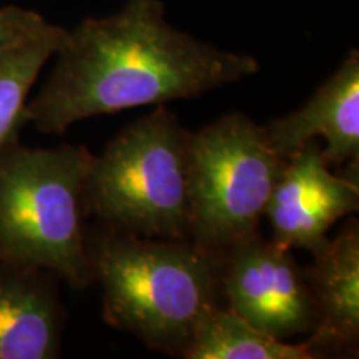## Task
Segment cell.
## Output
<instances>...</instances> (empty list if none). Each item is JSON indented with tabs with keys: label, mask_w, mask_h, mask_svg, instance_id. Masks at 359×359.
Wrapping results in <instances>:
<instances>
[{
	"label": "cell",
	"mask_w": 359,
	"mask_h": 359,
	"mask_svg": "<svg viewBox=\"0 0 359 359\" xmlns=\"http://www.w3.org/2000/svg\"><path fill=\"white\" fill-rule=\"evenodd\" d=\"M190 137L165 105L120 130L90 156L87 219L138 236L190 240Z\"/></svg>",
	"instance_id": "4"
},
{
	"label": "cell",
	"mask_w": 359,
	"mask_h": 359,
	"mask_svg": "<svg viewBox=\"0 0 359 359\" xmlns=\"http://www.w3.org/2000/svg\"><path fill=\"white\" fill-rule=\"evenodd\" d=\"M103 320L150 349L182 356L200 318L222 304L218 257L191 240L132 235L93 224L85 230Z\"/></svg>",
	"instance_id": "2"
},
{
	"label": "cell",
	"mask_w": 359,
	"mask_h": 359,
	"mask_svg": "<svg viewBox=\"0 0 359 359\" xmlns=\"http://www.w3.org/2000/svg\"><path fill=\"white\" fill-rule=\"evenodd\" d=\"M47 24L48 20L45 17L29 8L0 7V48L37 32Z\"/></svg>",
	"instance_id": "13"
},
{
	"label": "cell",
	"mask_w": 359,
	"mask_h": 359,
	"mask_svg": "<svg viewBox=\"0 0 359 359\" xmlns=\"http://www.w3.org/2000/svg\"><path fill=\"white\" fill-rule=\"evenodd\" d=\"M314 262L303 268L318 323L306 343L323 356L356 349L359 341V222L346 219Z\"/></svg>",
	"instance_id": "10"
},
{
	"label": "cell",
	"mask_w": 359,
	"mask_h": 359,
	"mask_svg": "<svg viewBox=\"0 0 359 359\" xmlns=\"http://www.w3.org/2000/svg\"><path fill=\"white\" fill-rule=\"evenodd\" d=\"M47 269L0 262V359L60 356L67 311Z\"/></svg>",
	"instance_id": "9"
},
{
	"label": "cell",
	"mask_w": 359,
	"mask_h": 359,
	"mask_svg": "<svg viewBox=\"0 0 359 359\" xmlns=\"http://www.w3.org/2000/svg\"><path fill=\"white\" fill-rule=\"evenodd\" d=\"M358 180V173L346 170L331 172L320 140L304 143L286 158L269 196L264 218L271 226V240L290 250L320 253L331 226L359 210Z\"/></svg>",
	"instance_id": "7"
},
{
	"label": "cell",
	"mask_w": 359,
	"mask_h": 359,
	"mask_svg": "<svg viewBox=\"0 0 359 359\" xmlns=\"http://www.w3.org/2000/svg\"><path fill=\"white\" fill-rule=\"evenodd\" d=\"M48 22L37 32L0 48V147L20 137L30 88L65 37Z\"/></svg>",
	"instance_id": "12"
},
{
	"label": "cell",
	"mask_w": 359,
	"mask_h": 359,
	"mask_svg": "<svg viewBox=\"0 0 359 359\" xmlns=\"http://www.w3.org/2000/svg\"><path fill=\"white\" fill-rule=\"evenodd\" d=\"M53 57L50 77L25 107V123L47 135L90 116L201 97L259 70L253 55L173 27L161 0H127L111 15L87 17Z\"/></svg>",
	"instance_id": "1"
},
{
	"label": "cell",
	"mask_w": 359,
	"mask_h": 359,
	"mask_svg": "<svg viewBox=\"0 0 359 359\" xmlns=\"http://www.w3.org/2000/svg\"><path fill=\"white\" fill-rule=\"evenodd\" d=\"M224 304L278 339L309 334L318 323L303 268L290 248L255 233L218 257Z\"/></svg>",
	"instance_id": "6"
},
{
	"label": "cell",
	"mask_w": 359,
	"mask_h": 359,
	"mask_svg": "<svg viewBox=\"0 0 359 359\" xmlns=\"http://www.w3.org/2000/svg\"><path fill=\"white\" fill-rule=\"evenodd\" d=\"M286 160L263 125L228 114L190 137V240L219 257L259 231Z\"/></svg>",
	"instance_id": "5"
},
{
	"label": "cell",
	"mask_w": 359,
	"mask_h": 359,
	"mask_svg": "<svg viewBox=\"0 0 359 359\" xmlns=\"http://www.w3.org/2000/svg\"><path fill=\"white\" fill-rule=\"evenodd\" d=\"M269 145L281 158H290L304 143L321 137L323 156L339 168L359 161V53L356 48L341 62L326 82L299 110L263 125Z\"/></svg>",
	"instance_id": "8"
},
{
	"label": "cell",
	"mask_w": 359,
	"mask_h": 359,
	"mask_svg": "<svg viewBox=\"0 0 359 359\" xmlns=\"http://www.w3.org/2000/svg\"><path fill=\"white\" fill-rule=\"evenodd\" d=\"M183 359H316L323 354L306 341L273 338L226 306L210 308L196 323Z\"/></svg>",
	"instance_id": "11"
},
{
	"label": "cell",
	"mask_w": 359,
	"mask_h": 359,
	"mask_svg": "<svg viewBox=\"0 0 359 359\" xmlns=\"http://www.w3.org/2000/svg\"><path fill=\"white\" fill-rule=\"evenodd\" d=\"M83 145L0 147V262L47 269L70 288L92 286L85 245Z\"/></svg>",
	"instance_id": "3"
}]
</instances>
